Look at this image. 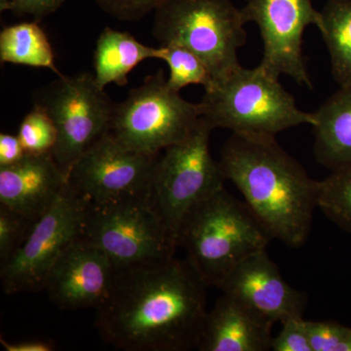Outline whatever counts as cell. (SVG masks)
Wrapping results in <instances>:
<instances>
[{"mask_svg": "<svg viewBox=\"0 0 351 351\" xmlns=\"http://www.w3.org/2000/svg\"><path fill=\"white\" fill-rule=\"evenodd\" d=\"M281 326L280 332L272 339L271 350L313 351L304 317L289 318Z\"/></svg>", "mask_w": 351, "mask_h": 351, "instance_id": "4316f807", "label": "cell"}, {"mask_svg": "<svg viewBox=\"0 0 351 351\" xmlns=\"http://www.w3.org/2000/svg\"><path fill=\"white\" fill-rule=\"evenodd\" d=\"M66 0H13L12 12L18 16L29 15L41 21L56 12Z\"/></svg>", "mask_w": 351, "mask_h": 351, "instance_id": "83f0119b", "label": "cell"}, {"mask_svg": "<svg viewBox=\"0 0 351 351\" xmlns=\"http://www.w3.org/2000/svg\"><path fill=\"white\" fill-rule=\"evenodd\" d=\"M32 100L54 122L57 142L51 154L68 178L76 161L110 132L115 104L86 71L58 76L36 90Z\"/></svg>", "mask_w": 351, "mask_h": 351, "instance_id": "ba28073f", "label": "cell"}, {"mask_svg": "<svg viewBox=\"0 0 351 351\" xmlns=\"http://www.w3.org/2000/svg\"><path fill=\"white\" fill-rule=\"evenodd\" d=\"M163 47H149L129 32L106 27L97 39L94 54L95 80L101 89L112 83L124 86L127 76L143 61L162 59Z\"/></svg>", "mask_w": 351, "mask_h": 351, "instance_id": "ac0fdd59", "label": "cell"}, {"mask_svg": "<svg viewBox=\"0 0 351 351\" xmlns=\"http://www.w3.org/2000/svg\"><path fill=\"white\" fill-rule=\"evenodd\" d=\"M80 237L103 251L115 270L168 260L178 248L149 195L85 203Z\"/></svg>", "mask_w": 351, "mask_h": 351, "instance_id": "8992f818", "label": "cell"}, {"mask_svg": "<svg viewBox=\"0 0 351 351\" xmlns=\"http://www.w3.org/2000/svg\"><path fill=\"white\" fill-rule=\"evenodd\" d=\"M201 117L212 128L232 133L276 136L300 125L315 123L313 113L295 105L279 78L260 66H239L205 89L200 103Z\"/></svg>", "mask_w": 351, "mask_h": 351, "instance_id": "277c9868", "label": "cell"}, {"mask_svg": "<svg viewBox=\"0 0 351 351\" xmlns=\"http://www.w3.org/2000/svg\"><path fill=\"white\" fill-rule=\"evenodd\" d=\"M319 32L339 87L351 85V0H328L321 9Z\"/></svg>", "mask_w": 351, "mask_h": 351, "instance_id": "ffe728a7", "label": "cell"}, {"mask_svg": "<svg viewBox=\"0 0 351 351\" xmlns=\"http://www.w3.org/2000/svg\"><path fill=\"white\" fill-rule=\"evenodd\" d=\"M219 289L274 325L302 317L306 308V295L284 279L267 250L237 265Z\"/></svg>", "mask_w": 351, "mask_h": 351, "instance_id": "5bb4252c", "label": "cell"}, {"mask_svg": "<svg viewBox=\"0 0 351 351\" xmlns=\"http://www.w3.org/2000/svg\"><path fill=\"white\" fill-rule=\"evenodd\" d=\"M25 154L18 135L0 134V167L17 162Z\"/></svg>", "mask_w": 351, "mask_h": 351, "instance_id": "f1b7e54d", "label": "cell"}, {"mask_svg": "<svg viewBox=\"0 0 351 351\" xmlns=\"http://www.w3.org/2000/svg\"><path fill=\"white\" fill-rule=\"evenodd\" d=\"M313 113L317 162L331 171L351 166V85L339 87Z\"/></svg>", "mask_w": 351, "mask_h": 351, "instance_id": "e0dca14e", "label": "cell"}, {"mask_svg": "<svg viewBox=\"0 0 351 351\" xmlns=\"http://www.w3.org/2000/svg\"><path fill=\"white\" fill-rule=\"evenodd\" d=\"M115 271L103 251L80 237L58 258L44 290L51 302L64 311L97 309L110 294Z\"/></svg>", "mask_w": 351, "mask_h": 351, "instance_id": "4fadbf2b", "label": "cell"}, {"mask_svg": "<svg viewBox=\"0 0 351 351\" xmlns=\"http://www.w3.org/2000/svg\"><path fill=\"white\" fill-rule=\"evenodd\" d=\"M241 11L246 23H256L260 29L263 50L258 66L274 77L287 75L313 89L302 54L306 27L321 25L313 0H246Z\"/></svg>", "mask_w": 351, "mask_h": 351, "instance_id": "7c38bea8", "label": "cell"}, {"mask_svg": "<svg viewBox=\"0 0 351 351\" xmlns=\"http://www.w3.org/2000/svg\"><path fill=\"white\" fill-rule=\"evenodd\" d=\"M212 130L200 117L188 137L164 149L156 162L149 198L176 241L189 212L225 188L221 164L210 152Z\"/></svg>", "mask_w": 351, "mask_h": 351, "instance_id": "52a82bcc", "label": "cell"}, {"mask_svg": "<svg viewBox=\"0 0 351 351\" xmlns=\"http://www.w3.org/2000/svg\"><path fill=\"white\" fill-rule=\"evenodd\" d=\"M206 287L186 258L117 270L95 327L121 350H197L208 314Z\"/></svg>", "mask_w": 351, "mask_h": 351, "instance_id": "6da1fadb", "label": "cell"}, {"mask_svg": "<svg viewBox=\"0 0 351 351\" xmlns=\"http://www.w3.org/2000/svg\"><path fill=\"white\" fill-rule=\"evenodd\" d=\"M200 117L199 103L171 89L160 69L115 104L108 134L132 151L157 156L188 137Z\"/></svg>", "mask_w": 351, "mask_h": 351, "instance_id": "9c48e42d", "label": "cell"}, {"mask_svg": "<svg viewBox=\"0 0 351 351\" xmlns=\"http://www.w3.org/2000/svg\"><path fill=\"white\" fill-rule=\"evenodd\" d=\"M313 351H351V328L334 321H307Z\"/></svg>", "mask_w": 351, "mask_h": 351, "instance_id": "d4e9b609", "label": "cell"}, {"mask_svg": "<svg viewBox=\"0 0 351 351\" xmlns=\"http://www.w3.org/2000/svg\"><path fill=\"white\" fill-rule=\"evenodd\" d=\"M317 208L351 235V166L332 171L326 179L319 181Z\"/></svg>", "mask_w": 351, "mask_h": 351, "instance_id": "44dd1931", "label": "cell"}, {"mask_svg": "<svg viewBox=\"0 0 351 351\" xmlns=\"http://www.w3.org/2000/svg\"><path fill=\"white\" fill-rule=\"evenodd\" d=\"M85 202L69 184L56 202L34 223L24 243L0 269L6 294L44 290L58 258L82 235Z\"/></svg>", "mask_w": 351, "mask_h": 351, "instance_id": "30bf717a", "label": "cell"}, {"mask_svg": "<svg viewBox=\"0 0 351 351\" xmlns=\"http://www.w3.org/2000/svg\"><path fill=\"white\" fill-rule=\"evenodd\" d=\"M36 221L0 205V263L3 265L24 243Z\"/></svg>", "mask_w": 351, "mask_h": 351, "instance_id": "cb8c5ba5", "label": "cell"}, {"mask_svg": "<svg viewBox=\"0 0 351 351\" xmlns=\"http://www.w3.org/2000/svg\"><path fill=\"white\" fill-rule=\"evenodd\" d=\"M162 47L161 60L169 66L167 85L171 89L180 92L182 88L191 84H200L206 89L213 82L206 64L195 53L175 44Z\"/></svg>", "mask_w": 351, "mask_h": 351, "instance_id": "7402d4cb", "label": "cell"}, {"mask_svg": "<svg viewBox=\"0 0 351 351\" xmlns=\"http://www.w3.org/2000/svg\"><path fill=\"white\" fill-rule=\"evenodd\" d=\"M66 186L68 178L51 152L25 154L17 162L0 167V205L38 221Z\"/></svg>", "mask_w": 351, "mask_h": 351, "instance_id": "9a60e30c", "label": "cell"}, {"mask_svg": "<svg viewBox=\"0 0 351 351\" xmlns=\"http://www.w3.org/2000/svg\"><path fill=\"white\" fill-rule=\"evenodd\" d=\"M0 61L32 68L48 69L62 75L45 32L38 21L8 25L0 32Z\"/></svg>", "mask_w": 351, "mask_h": 351, "instance_id": "d6986e66", "label": "cell"}, {"mask_svg": "<svg viewBox=\"0 0 351 351\" xmlns=\"http://www.w3.org/2000/svg\"><path fill=\"white\" fill-rule=\"evenodd\" d=\"M274 326L223 293L208 311L197 350H271Z\"/></svg>", "mask_w": 351, "mask_h": 351, "instance_id": "2e32d148", "label": "cell"}, {"mask_svg": "<svg viewBox=\"0 0 351 351\" xmlns=\"http://www.w3.org/2000/svg\"><path fill=\"white\" fill-rule=\"evenodd\" d=\"M270 240L246 203L225 188L196 204L177 234L178 248L186 251L201 280L218 288L247 258L267 250Z\"/></svg>", "mask_w": 351, "mask_h": 351, "instance_id": "3957f363", "label": "cell"}, {"mask_svg": "<svg viewBox=\"0 0 351 351\" xmlns=\"http://www.w3.org/2000/svg\"><path fill=\"white\" fill-rule=\"evenodd\" d=\"M1 346L6 351H53L55 350V343L46 339H27V341L9 343L1 338Z\"/></svg>", "mask_w": 351, "mask_h": 351, "instance_id": "f546056e", "label": "cell"}, {"mask_svg": "<svg viewBox=\"0 0 351 351\" xmlns=\"http://www.w3.org/2000/svg\"><path fill=\"white\" fill-rule=\"evenodd\" d=\"M18 137L27 154H47L56 145V127L43 108L34 106L23 119Z\"/></svg>", "mask_w": 351, "mask_h": 351, "instance_id": "603a6c76", "label": "cell"}, {"mask_svg": "<svg viewBox=\"0 0 351 351\" xmlns=\"http://www.w3.org/2000/svg\"><path fill=\"white\" fill-rule=\"evenodd\" d=\"M97 5L110 17L124 22H136L144 19L163 0H95Z\"/></svg>", "mask_w": 351, "mask_h": 351, "instance_id": "484cf974", "label": "cell"}, {"mask_svg": "<svg viewBox=\"0 0 351 351\" xmlns=\"http://www.w3.org/2000/svg\"><path fill=\"white\" fill-rule=\"evenodd\" d=\"M219 164L271 239L290 248L304 246L317 208L319 181L284 151L276 136L232 133Z\"/></svg>", "mask_w": 351, "mask_h": 351, "instance_id": "7a4b0ae2", "label": "cell"}, {"mask_svg": "<svg viewBox=\"0 0 351 351\" xmlns=\"http://www.w3.org/2000/svg\"><path fill=\"white\" fill-rule=\"evenodd\" d=\"M159 156L132 151L108 133L69 171V189L86 204L147 195Z\"/></svg>", "mask_w": 351, "mask_h": 351, "instance_id": "8fae6325", "label": "cell"}, {"mask_svg": "<svg viewBox=\"0 0 351 351\" xmlns=\"http://www.w3.org/2000/svg\"><path fill=\"white\" fill-rule=\"evenodd\" d=\"M246 21L232 0H163L154 11L152 36L160 46H182L202 60L214 80L240 66Z\"/></svg>", "mask_w": 351, "mask_h": 351, "instance_id": "5b68a950", "label": "cell"}, {"mask_svg": "<svg viewBox=\"0 0 351 351\" xmlns=\"http://www.w3.org/2000/svg\"><path fill=\"white\" fill-rule=\"evenodd\" d=\"M13 0H0V11H12Z\"/></svg>", "mask_w": 351, "mask_h": 351, "instance_id": "4dcf8cb0", "label": "cell"}]
</instances>
